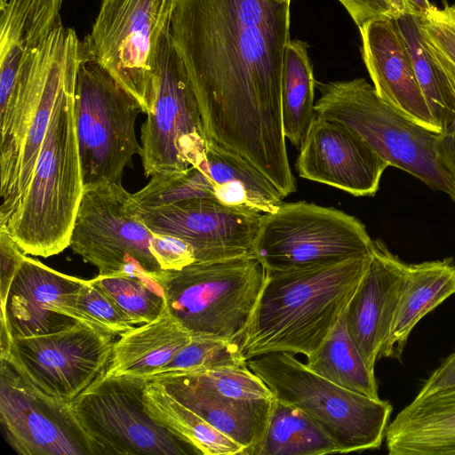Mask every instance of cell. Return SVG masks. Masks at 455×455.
<instances>
[{"instance_id":"obj_18","label":"cell","mask_w":455,"mask_h":455,"mask_svg":"<svg viewBox=\"0 0 455 455\" xmlns=\"http://www.w3.org/2000/svg\"><path fill=\"white\" fill-rule=\"evenodd\" d=\"M388 166L355 131L316 115L296 163L301 178L355 196H374Z\"/></svg>"},{"instance_id":"obj_24","label":"cell","mask_w":455,"mask_h":455,"mask_svg":"<svg viewBox=\"0 0 455 455\" xmlns=\"http://www.w3.org/2000/svg\"><path fill=\"white\" fill-rule=\"evenodd\" d=\"M455 294L452 258L408 264L388 339L380 358L401 359L417 323Z\"/></svg>"},{"instance_id":"obj_15","label":"cell","mask_w":455,"mask_h":455,"mask_svg":"<svg viewBox=\"0 0 455 455\" xmlns=\"http://www.w3.org/2000/svg\"><path fill=\"white\" fill-rule=\"evenodd\" d=\"M0 422L7 443L21 455H103L71 403L42 393L3 358Z\"/></svg>"},{"instance_id":"obj_35","label":"cell","mask_w":455,"mask_h":455,"mask_svg":"<svg viewBox=\"0 0 455 455\" xmlns=\"http://www.w3.org/2000/svg\"><path fill=\"white\" fill-rule=\"evenodd\" d=\"M419 20L428 50L455 92V4L433 5Z\"/></svg>"},{"instance_id":"obj_44","label":"cell","mask_w":455,"mask_h":455,"mask_svg":"<svg viewBox=\"0 0 455 455\" xmlns=\"http://www.w3.org/2000/svg\"><path fill=\"white\" fill-rule=\"evenodd\" d=\"M279 1H282V2H291V0H279Z\"/></svg>"},{"instance_id":"obj_40","label":"cell","mask_w":455,"mask_h":455,"mask_svg":"<svg viewBox=\"0 0 455 455\" xmlns=\"http://www.w3.org/2000/svg\"><path fill=\"white\" fill-rule=\"evenodd\" d=\"M455 386V350L443 360L419 388L416 398L427 397L432 394Z\"/></svg>"},{"instance_id":"obj_29","label":"cell","mask_w":455,"mask_h":455,"mask_svg":"<svg viewBox=\"0 0 455 455\" xmlns=\"http://www.w3.org/2000/svg\"><path fill=\"white\" fill-rule=\"evenodd\" d=\"M394 19L407 44L417 81L434 122L443 133L455 123V92L428 50L419 16L402 12Z\"/></svg>"},{"instance_id":"obj_6","label":"cell","mask_w":455,"mask_h":455,"mask_svg":"<svg viewBox=\"0 0 455 455\" xmlns=\"http://www.w3.org/2000/svg\"><path fill=\"white\" fill-rule=\"evenodd\" d=\"M247 366L277 400L297 407L312 419L338 445L339 453L381 446L393 411L388 401L341 387L288 352L250 358Z\"/></svg>"},{"instance_id":"obj_13","label":"cell","mask_w":455,"mask_h":455,"mask_svg":"<svg viewBox=\"0 0 455 455\" xmlns=\"http://www.w3.org/2000/svg\"><path fill=\"white\" fill-rule=\"evenodd\" d=\"M116 336L87 323L12 339L0 357L42 393L72 403L103 377Z\"/></svg>"},{"instance_id":"obj_43","label":"cell","mask_w":455,"mask_h":455,"mask_svg":"<svg viewBox=\"0 0 455 455\" xmlns=\"http://www.w3.org/2000/svg\"><path fill=\"white\" fill-rule=\"evenodd\" d=\"M8 0H0V10L4 7Z\"/></svg>"},{"instance_id":"obj_11","label":"cell","mask_w":455,"mask_h":455,"mask_svg":"<svg viewBox=\"0 0 455 455\" xmlns=\"http://www.w3.org/2000/svg\"><path fill=\"white\" fill-rule=\"evenodd\" d=\"M372 240L355 217L306 201L262 214L253 254L267 270H284L360 256Z\"/></svg>"},{"instance_id":"obj_39","label":"cell","mask_w":455,"mask_h":455,"mask_svg":"<svg viewBox=\"0 0 455 455\" xmlns=\"http://www.w3.org/2000/svg\"><path fill=\"white\" fill-rule=\"evenodd\" d=\"M360 28L377 17H395L400 12L393 0H338Z\"/></svg>"},{"instance_id":"obj_41","label":"cell","mask_w":455,"mask_h":455,"mask_svg":"<svg viewBox=\"0 0 455 455\" xmlns=\"http://www.w3.org/2000/svg\"><path fill=\"white\" fill-rule=\"evenodd\" d=\"M439 156L443 167L451 181L453 194L451 198L455 203V123L442 135Z\"/></svg>"},{"instance_id":"obj_33","label":"cell","mask_w":455,"mask_h":455,"mask_svg":"<svg viewBox=\"0 0 455 455\" xmlns=\"http://www.w3.org/2000/svg\"><path fill=\"white\" fill-rule=\"evenodd\" d=\"M133 197L141 209L154 208L191 198L213 197L208 176L198 167L157 173Z\"/></svg>"},{"instance_id":"obj_5","label":"cell","mask_w":455,"mask_h":455,"mask_svg":"<svg viewBox=\"0 0 455 455\" xmlns=\"http://www.w3.org/2000/svg\"><path fill=\"white\" fill-rule=\"evenodd\" d=\"M321 93L315 115L359 134L390 166L416 177L430 188L453 194L440 161L443 133L427 129L386 102L364 78L316 83Z\"/></svg>"},{"instance_id":"obj_32","label":"cell","mask_w":455,"mask_h":455,"mask_svg":"<svg viewBox=\"0 0 455 455\" xmlns=\"http://www.w3.org/2000/svg\"><path fill=\"white\" fill-rule=\"evenodd\" d=\"M92 281L101 288L135 323H149L162 313L165 300L152 280L135 275H100Z\"/></svg>"},{"instance_id":"obj_25","label":"cell","mask_w":455,"mask_h":455,"mask_svg":"<svg viewBox=\"0 0 455 455\" xmlns=\"http://www.w3.org/2000/svg\"><path fill=\"white\" fill-rule=\"evenodd\" d=\"M210 179L215 198L223 204L260 214L277 211L284 198L251 162L233 150L208 140L198 167Z\"/></svg>"},{"instance_id":"obj_21","label":"cell","mask_w":455,"mask_h":455,"mask_svg":"<svg viewBox=\"0 0 455 455\" xmlns=\"http://www.w3.org/2000/svg\"><path fill=\"white\" fill-rule=\"evenodd\" d=\"M181 403L243 447L257 445L267 430L275 397L238 400L217 392L191 374L157 380Z\"/></svg>"},{"instance_id":"obj_3","label":"cell","mask_w":455,"mask_h":455,"mask_svg":"<svg viewBox=\"0 0 455 455\" xmlns=\"http://www.w3.org/2000/svg\"><path fill=\"white\" fill-rule=\"evenodd\" d=\"M78 67L60 88L21 204L8 225L0 228L25 254L47 258L69 246L84 193L74 116Z\"/></svg>"},{"instance_id":"obj_28","label":"cell","mask_w":455,"mask_h":455,"mask_svg":"<svg viewBox=\"0 0 455 455\" xmlns=\"http://www.w3.org/2000/svg\"><path fill=\"white\" fill-rule=\"evenodd\" d=\"M339 453L334 441L306 413L275 398L263 438L247 455Z\"/></svg>"},{"instance_id":"obj_30","label":"cell","mask_w":455,"mask_h":455,"mask_svg":"<svg viewBox=\"0 0 455 455\" xmlns=\"http://www.w3.org/2000/svg\"><path fill=\"white\" fill-rule=\"evenodd\" d=\"M305 364L341 387L379 398L375 372L367 366L352 341L345 312L323 345L306 357Z\"/></svg>"},{"instance_id":"obj_31","label":"cell","mask_w":455,"mask_h":455,"mask_svg":"<svg viewBox=\"0 0 455 455\" xmlns=\"http://www.w3.org/2000/svg\"><path fill=\"white\" fill-rule=\"evenodd\" d=\"M235 365H247L238 341L192 335L189 343L148 379L160 380Z\"/></svg>"},{"instance_id":"obj_7","label":"cell","mask_w":455,"mask_h":455,"mask_svg":"<svg viewBox=\"0 0 455 455\" xmlns=\"http://www.w3.org/2000/svg\"><path fill=\"white\" fill-rule=\"evenodd\" d=\"M140 113L138 100L83 47L74 116L84 190L121 183L125 167L140 152L135 134Z\"/></svg>"},{"instance_id":"obj_9","label":"cell","mask_w":455,"mask_h":455,"mask_svg":"<svg viewBox=\"0 0 455 455\" xmlns=\"http://www.w3.org/2000/svg\"><path fill=\"white\" fill-rule=\"evenodd\" d=\"M160 239L140 220L133 194L121 183H109L84 190L68 247L100 275L151 280L162 270L154 255Z\"/></svg>"},{"instance_id":"obj_10","label":"cell","mask_w":455,"mask_h":455,"mask_svg":"<svg viewBox=\"0 0 455 455\" xmlns=\"http://www.w3.org/2000/svg\"><path fill=\"white\" fill-rule=\"evenodd\" d=\"M170 30L160 42L153 106L140 129L139 155L146 177L199 167L208 142L196 97Z\"/></svg>"},{"instance_id":"obj_8","label":"cell","mask_w":455,"mask_h":455,"mask_svg":"<svg viewBox=\"0 0 455 455\" xmlns=\"http://www.w3.org/2000/svg\"><path fill=\"white\" fill-rule=\"evenodd\" d=\"M179 1L102 0L83 42L85 54L132 95L145 114L153 106L160 42Z\"/></svg>"},{"instance_id":"obj_34","label":"cell","mask_w":455,"mask_h":455,"mask_svg":"<svg viewBox=\"0 0 455 455\" xmlns=\"http://www.w3.org/2000/svg\"><path fill=\"white\" fill-rule=\"evenodd\" d=\"M31 0H8L0 18V92L15 82L26 52V26Z\"/></svg>"},{"instance_id":"obj_27","label":"cell","mask_w":455,"mask_h":455,"mask_svg":"<svg viewBox=\"0 0 455 455\" xmlns=\"http://www.w3.org/2000/svg\"><path fill=\"white\" fill-rule=\"evenodd\" d=\"M315 86L308 44L298 39L290 40L283 60L282 122L285 138L299 150L315 117Z\"/></svg>"},{"instance_id":"obj_26","label":"cell","mask_w":455,"mask_h":455,"mask_svg":"<svg viewBox=\"0 0 455 455\" xmlns=\"http://www.w3.org/2000/svg\"><path fill=\"white\" fill-rule=\"evenodd\" d=\"M144 408L164 428L189 444L197 454H243V447L177 400L157 380H145Z\"/></svg>"},{"instance_id":"obj_1","label":"cell","mask_w":455,"mask_h":455,"mask_svg":"<svg viewBox=\"0 0 455 455\" xmlns=\"http://www.w3.org/2000/svg\"><path fill=\"white\" fill-rule=\"evenodd\" d=\"M290 4L180 0L170 30L208 140L251 162L284 197L297 188L281 109Z\"/></svg>"},{"instance_id":"obj_37","label":"cell","mask_w":455,"mask_h":455,"mask_svg":"<svg viewBox=\"0 0 455 455\" xmlns=\"http://www.w3.org/2000/svg\"><path fill=\"white\" fill-rule=\"evenodd\" d=\"M62 2L63 0H31L25 36L28 48L37 44L60 22Z\"/></svg>"},{"instance_id":"obj_16","label":"cell","mask_w":455,"mask_h":455,"mask_svg":"<svg viewBox=\"0 0 455 455\" xmlns=\"http://www.w3.org/2000/svg\"><path fill=\"white\" fill-rule=\"evenodd\" d=\"M85 281L25 255L1 307V351L12 339L59 332L78 323L99 327L78 305Z\"/></svg>"},{"instance_id":"obj_12","label":"cell","mask_w":455,"mask_h":455,"mask_svg":"<svg viewBox=\"0 0 455 455\" xmlns=\"http://www.w3.org/2000/svg\"><path fill=\"white\" fill-rule=\"evenodd\" d=\"M53 46L52 30L27 48L18 76L0 92V196L4 209L11 199L18 166H34L46 133L65 75L49 68Z\"/></svg>"},{"instance_id":"obj_36","label":"cell","mask_w":455,"mask_h":455,"mask_svg":"<svg viewBox=\"0 0 455 455\" xmlns=\"http://www.w3.org/2000/svg\"><path fill=\"white\" fill-rule=\"evenodd\" d=\"M80 309L100 328L116 336L132 330V319L92 279L86 280L78 299Z\"/></svg>"},{"instance_id":"obj_19","label":"cell","mask_w":455,"mask_h":455,"mask_svg":"<svg viewBox=\"0 0 455 455\" xmlns=\"http://www.w3.org/2000/svg\"><path fill=\"white\" fill-rule=\"evenodd\" d=\"M369 266L345 311L347 332L374 371L389 336L407 263L379 239L371 244Z\"/></svg>"},{"instance_id":"obj_22","label":"cell","mask_w":455,"mask_h":455,"mask_svg":"<svg viewBox=\"0 0 455 455\" xmlns=\"http://www.w3.org/2000/svg\"><path fill=\"white\" fill-rule=\"evenodd\" d=\"M390 455H455V386L416 398L389 423Z\"/></svg>"},{"instance_id":"obj_42","label":"cell","mask_w":455,"mask_h":455,"mask_svg":"<svg viewBox=\"0 0 455 455\" xmlns=\"http://www.w3.org/2000/svg\"><path fill=\"white\" fill-rule=\"evenodd\" d=\"M400 12H409L418 16L426 15L433 7L429 0H393Z\"/></svg>"},{"instance_id":"obj_2","label":"cell","mask_w":455,"mask_h":455,"mask_svg":"<svg viewBox=\"0 0 455 455\" xmlns=\"http://www.w3.org/2000/svg\"><path fill=\"white\" fill-rule=\"evenodd\" d=\"M370 260L371 251L347 259L267 270L239 342L243 357L275 352L306 357L314 354L343 315Z\"/></svg>"},{"instance_id":"obj_38","label":"cell","mask_w":455,"mask_h":455,"mask_svg":"<svg viewBox=\"0 0 455 455\" xmlns=\"http://www.w3.org/2000/svg\"><path fill=\"white\" fill-rule=\"evenodd\" d=\"M25 253L4 229L0 228V296L1 307L5 303L12 279Z\"/></svg>"},{"instance_id":"obj_14","label":"cell","mask_w":455,"mask_h":455,"mask_svg":"<svg viewBox=\"0 0 455 455\" xmlns=\"http://www.w3.org/2000/svg\"><path fill=\"white\" fill-rule=\"evenodd\" d=\"M145 379L102 380L71 403L87 434L103 455H191L197 452L156 422L144 408Z\"/></svg>"},{"instance_id":"obj_23","label":"cell","mask_w":455,"mask_h":455,"mask_svg":"<svg viewBox=\"0 0 455 455\" xmlns=\"http://www.w3.org/2000/svg\"><path fill=\"white\" fill-rule=\"evenodd\" d=\"M191 338L165 302L158 317L135 326L115 341L107 370L99 382L121 377L148 379L167 365Z\"/></svg>"},{"instance_id":"obj_4","label":"cell","mask_w":455,"mask_h":455,"mask_svg":"<svg viewBox=\"0 0 455 455\" xmlns=\"http://www.w3.org/2000/svg\"><path fill=\"white\" fill-rule=\"evenodd\" d=\"M267 275L263 263L251 254L162 269L151 280L171 314L192 335L240 342Z\"/></svg>"},{"instance_id":"obj_20","label":"cell","mask_w":455,"mask_h":455,"mask_svg":"<svg viewBox=\"0 0 455 455\" xmlns=\"http://www.w3.org/2000/svg\"><path fill=\"white\" fill-rule=\"evenodd\" d=\"M359 31L363 60L379 97L417 124L441 132L422 94L407 44L394 17L373 18Z\"/></svg>"},{"instance_id":"obj_17","label":"cell","mask_w":455,"mask_h":455,"mask_svg":"<svg viewBox=\"0 0 455 455\" xmlns=\"http://www.w3.org/2000/svg\"><path fill=\"white\" fill-rule=\"evenodd\" d=\"M138 208L140 220L152 232L190 244L196 261L253 254V243L262 217L260 213L227 206L213 197Z\"/></svg>"}]
</instances>
